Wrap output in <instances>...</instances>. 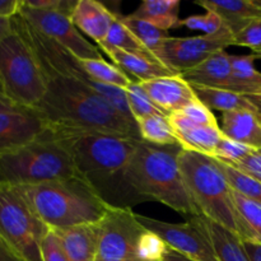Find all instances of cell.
Here are the masks:
<instances>
[{"mask_svg": "<svg viewBox=\"0 0 261 261\" xmlns=\"http://www.w3.org/2000/svg\"><path fill=\"white\" fill-rule=\"evenodd\" d=\"M73 158L76 172L115 208H130L138 201L126 180V170L138 142L97 132L51 127Z\"/></svg>", "mask_w": 261, "mask_h": 261, "instance_id": "cell-1", "label": "cell"}, {"mask_svg": "<svg viewBox=\"0 0 261 261\" xmlns=\"http://www.w3.org/2000/svg\"><path fill=\"white\" fill-rule=\"evenodd\" d=\"M40 64L45 75L46 94L36 110L51 127L142 140L137 125L125 120L103 97L78 79Z\"/></svg>", "mask_w": 261, "mask_h": 261, "instance_id": "cell-2", "label": "cell"}, {"mask_svg": "<svg viewBox=\"0 0 261 261\" xmlns=\"http://www.w3.org/2000/svg\"><path fill=\"white\" fill-rule=\"evenodd\" d=\"M181 145L138 142L126 170V180L144 201L154 200L188 218L201 216L185 185L178 157Z\"/></svg>", "mask_w": 261, "mask_h": 261, "instance_id": "cell-3", "label": "cell"}, {"mask_svg": "<svg viewBox=\"0 0 261 261\" xmlns=\"http://www.w3.org/2000/svg\"><path fill=\"white\" fill-rule=\"evenodd\" d=\"M178 163L186 188L201 216L233 232L242 241H256L237 211L234 191L222 163L211 155L186 149L181 150Z\"/></svg>", "mask_w": 261, "mask_h": 261, "instance_id": "cell-4", "label": "cell"}, {"mask_svg": "<svg viewBox=\"0 0 261 261\" xmlns=\"http://www.w3.org/2000/svg\"><path fill=\"white\" fill-rule=\"evenodd\" d=\"M18 188L50 229L97 224L114 208L82 177Z\"/></svg>", "mask_w": 261, "mask_h": 261, "instance_id": "cell-5", "label": "cell"}, {"mask_svg": "<svg viewBox=\"0 0 261 261\" xmlns=\"http://www.w3.org/2000/svg\"><path fill=\"white\" fill-rule=\"evenodd\" d=\"M73 177H81L73 158L51 129L0 157V185L32 186Z\"/></svg>", "mask_w": 261, "mask_h": 261, "instance_id": "cell-6", "label": "cell"}, {"mask_svg": "<svg viewBox=\"0 0 261 261\" xmlns=\"http://www.w3.org/2000/svg\"><path fill=\"white\" fill-rule=\"evenodd\" d=\"M0 89L13 105L37 109L46 94L42 68L27 38L13 27L0 42Z\"/></svg>", "mask_w": 261, "mask_h": 261, "instance_id": "cell-7", "label": "cell"}, {"mask_svg": "<svg viewBox=\"0 0 261 261\" xmlns=\"http://www.w3.org/2000/svg\"><path fill=\"white\" fill-rule=\"evenodd\" d=\"M50 231L18 186L0 185V239L22 261H42L41 245Z\"/></svg>", "mask_w": 261, "mask_h": 261, "instance_id": "cell-8", "label": "cell"}, {"mask_svg": "<svg viewBox=\"0 0 261 261\" xmlns=\"http://www.w3.org/2000/svg\"><path fill=\"white\" fill-rule=\"evenodd\" d=\"M96 261H139L137 249L145 228L132 208H112L97 224Z\"/></svg>", "mask_w": 261, "mask_h": 261, "instance_id": "cell-9", "label": "cell"}, {"mask_svg": "<svg viewBox=\"0 0 261 261\" xmlns=\"http://www.w3.org/2000/svg\"><path fill=\"white\" fill-rule=\"evenodd\" d=\"M234 45L233 33L224 27L216 35L194 37H170L161 48L157 59L161 64L176 74H182L213 55Z\"/></svg>", "mask_w": 261, "mask_h": 261, "instance_id": "cell-10", "label": "cell"}, {"mask_svg": "<svg viewBox=\"0 0 261 261\" xmlns=\"http://www.w3.org/2000/svg\"><path fill=\"white\" fill-rule=\"evenodd\" d=\"M18 15L23 18L37 32L58 42L59 45L74 54L76 58L82 60L103 59L99 47L92 45L81 35L78 28L73 24L70 17L68 15L53 12V10L33 9V8L27 7L23 0H20Z\"/></svg>", "mask_w": 261, "mask_h": 261, "instance_id": "cell-11", "label": "cell"}, {"mask_svg": "<svg viewBox=\"0 0 261 261\" xmlns=\"http://www.w3.org/2000/svg\"><path fill=\"white\" fill-rule=\"evenodd\" d=\"M139 223L148 231L158 234L170 249L185 255L193 261H219L217 252L196 217L185 223H168L137 214Z\"/></svg>", "mask_w": 261, "mask_h": 261, "instance_id": "cell-12", "label": "cell"}, {"mask_svg": "<svg viewBox=\"0 0 261 261\" xmlns=\"http://www.w3.org/2000/svg\"><path fill=\"white\" fill-rule=\"evenodd\" d=\"M51 129L36 109L14 107L0 112V157L45 135Z\"/></svg>", "mask_w": 261, "mask_h": 261, "instance_id": "cell-13", "label": "cell"}, {"mask_svg": "<svg viewBox=\"0 0 261 261\" xmlns=\"http://www.w3.org/2000/svg\"><path fill=\"white\" fill-rule=\"evenodd\" d=\"M139 83L143 89L147 92L148 97L152 99L153 103L166 116L173 114V112L181 111L191 102L198 99L193 86L186 82L181 74L162 76V78L139 82Z\"/></svg>", "mask_w": 261, "mask_h": 261, "instance_id": "cell-14", "label": "cell"}, {"mask_svg": "<svg viewBox=\"0 0 261 261\" xmlns=\"http://www.w3.org/2000/svg\"><path fill=\"white\" fill-rule=\"evenodd\" d=\"M70 19L79 31L99 45L106 40L110 28L115 22V14L96 0H79L71 13Z\"/></svg>", "mask_w": 261, "mask_h": 261, "instance_id": "cell-15", "label": "cell"}, {"mask_svg": "<svg viewBox=\"0 0 261 261\" xmlns=\"http://www.w3.org/2000/svg\"><path fill=\"white\" fill-rule=\"evenodd\" d=\"M181 75L191 86L226 89L232 75L231 55L224 50L217 51L198 66Z\"/></svg>", "mask_w": 261, "mask_h": 261, "instance_id": "cell-16", "label": "cell"}, {"mask_svg": "<svg viewBox=\"0 0 261 261\" xmlns=\"http://www.w3.org/2000/svg\"><path fill=\"white\" fill-rule=\"evenodd\" d=\"M196 4L203 7L206 12L217 13L233 36L251 20L261 18V8L252 0H199Z\"/></svg>", "mask_w": 261, "mask_h": 261, "instance_id": "cell-17", "label": "cell"}, {"mask_svg": "<svg viewBox=\"0 0 261 261\" xmlns=\"http://www.w3.org/2000/svg\"><path fill=\"white\" fill-rule=\"evenodd\" d=\"M97 224L54 229L60 237L68 261H96L98 240Z\"/></svg>", "mask_w": 261, "mask_h": 261, "instance_id": "cell-18", "label": "cell"}, {"mask_svg": "<svg viewBox=\"0 0 261 261\" xmlns=\"http://www.w3.org/2000/svg\"><path fill=\"white\" fill-rule=\"evenodd\" d=\"M222 132L227 138L247 145L252 149H261V119L250 111L227 112L222 115Z\"/></svg>", "mask_w": 261, "mask_h": 261, "instance_id": "cell-19", "label": "cell"}, {"mask_svg": "<svg viewBox=\"0 0 261 261\" xmlns=\"http://www.w3.org/2000/svg\"><path fill=\"white\" fill-rule=\"evenodd\" d=\"M102 51L110 56L117 68L121 69L126 75L129 74L134 76L137 82H147L155 78H162V76L177 75L157 60H150V59L116 50V48H107Z\"/></svg>", "mask_w": 261, "mask_h": 261, "instance_id": "cell-20", "label": "cell"}, {"mask_svg": "<svg viewBox=\"0 0 261 261\" xmlns=\"http://www.w3.org/2000/svg\"><path fill=\"white\" fill-rule=\"evenodd\" d=\"M196 219L211 240L219 261H250L241 237L203 216Z\"/></svg>", "mask_w": 261, "mask_h": 261, "instance_id": "cell-21", "label": "cell"}, {"mask_svg": "<svg viewBox=\"0 0 261 261\" xmlns=\"http://www.w3.org/2000/svg\"><path fill=\"white\" fill-rule=\"evenodd\" d=\"M255 60H257L255 54L231 55L232 75L226 89L242 96L259 93L261 91V71L255 68Z\"/></svg>", "mask_w": 261, "mask_h": 261, "instance_id": "cell-22", "label": "cell"}, {"mask_svg": "<svg viewBox=\"0 0 261 261\" xmlns=\"http://www.w3.org/2000/svg\"><path fill=\"white\" fill-rule=\"evenodd\" d=\"M180 0H144L133 15L163 31L178 28Z\"/></svg>", "mask_w": 261, "mask_h": 261, "instance_id": "cell-23", "label": "cell"}, {"mask_svg": "<svg viewBox=\"0 0 261 261\" xmlns=\"http://www.w3.org/2000/svg\"><path fill=\"white\" fill-rule=\"evenodd\" d=\"M196 97L205 105L208 109L217 110L223 114L236 111H250L257 114L256 109L246 96L234 93L228 89L211 88V87L193 86Z\"/></svg>", "mask_w": 261, "mask_h": 261, "instance_id": "cell-24", "label": "cell"}, {"mask_svg": "<svg viewBox=\"0 0 261 261\" xmlns=\"http://www.w3.org/2000/svg\"><path fill=\"white\" fill-rule=\"evenodd\" d=\"M221 126H190L176 133L182 149L214 157L217 145L223 138Z\"/></svg>", "mask_w": 261, "mask_h": 261, "instance_id": "cell-25", "label": "cell"}, {"mask_svg": "<svg viewBox=\"0 0 261 261\" xmlns=\"http://www.w3.org/2000/svg\"><path fill=\"white\" fill-rule=\"evenodd\" d=\"M114 14L125 27L129 28V30L132 31V33H134L135 37H137L138 40H139L140 42L154 55L155 59H157L163 43L171 37V36L168 35L167 31L160 30V28L154 27V25L150 24V23L134 17L133 14L122 15L121 13L119 12H114Z\"/></svg>", "mask_w": 261, "mask_h": 261, "instance_id": "cell-26", "label": "cell"}, {"mask_svg": "<svg viewBox=\"0 0 261 261\" xmlns=\"http://www.w3.org/2000/svg\"><path fill=\"white\" fill-rule=\"evenodd\" d=\"M142 142L153 145H181L166 115H153L137 121Z\"/></svg>", "mask_w": 261, "mask_h": 261, "instance_id": "cell-27", "label": "cell"}, {"mask_svg": "<svg viewBox=\"0 0 261 261\" xmlns=\"http://www.w3.org/2000/svg\"><path fill=\"white\" fill-rule=\"evenodd\" d=\"M98 47L101 51L107 50V48H116V50L150 59V60H157L154 55L135 37L134 33H132V31L125 27L116 17H115V22L112 23L111 28H110L106 40L99 43Z\"/></svg>", "mask_w": 261, "mask_h": 261, "instance_id": "cell-28", "label": "cell"}, {"mask_svg": "<svg viewBox=\"0 0 261 261\" xmlns=\"http://www.w3.org/2000/svg\"><path fill=\"white\" fill-rule=\"evenodd\" d=\"M81 64L83 66L84 71L93 81L98 82V83L125 89L133 82L129 78V75H126L121 69L117 68L116 65L107 63L103 59H98V60H93V59L82 60L81 59Z\"/></svg>", "mask_w": 261, "mask_h": 261, "instance_id": "cell-29", "label": "cell"}, {"mask_svg": "<svg viewBox=\"0 0 261 261\" xmlns=\"http://www.w3.org/2000/svg\"><path fill=\"white\" fill-rule=\"evenodd\" d=\"M219 162L222 163V168H223L224 173H226V177L228 180L229 185H231L232 190L234 193L240 194V195L245 196V198L250 199V200H254L261 204L260 181L246 175V173L241 172V171H239L233 166L228 165V163H224L222 161H219Z\"/></svg>", "mask_w": 261, "mask_h": 261, "instance_id": "cell-30", "label": "cell"}, {"mask_svg": "<svg viewBox=\"0 0 261 261\" xmlns=\"http://www.w3.org/2000/svg\"><path fill=\"white\" fill-rule=\"evenodd\" d=\"M126 93L127 106H129L130 112L134 117L135 122L143 117L153 116V115H165L160 109H157L152 99L148 97L147 92L143 89L139 82L133 81L129 86L125 88Z\"/></svg>", "mask_w": 261, "mask_h": 261, "instance_id": "cell-31", "label": "cell"}, {"mask_svg": "<svg viewBox=\"0 0 261 261\" xmlns=\"http://www.w3.org/2000/svg\"><path fill=\"white\" fill-rule=\"evenodd\" d=\"M168 246L158 234L145 229L138 242L137 255L139 261H163Z\"/></svg>", "mask_w": 261, "mask_h": 261, "instance_id": "cell-32", "label": "cell"}, {"mask_svg": "<svg viewBox=\"0 0 261 261\" xmlns=\"http://www.w3.org/2000/svg\"><path fill=\"white\" fill-rule=\"evenodd\" d=\"M234 203L240 216L247 224L255 240L261 242V204L234 193Z\"/></svg>", "mask_w": 261, "mask_h": 261, "instance_id": "cell-33", "label": "cell"}, {"mask_svg": "<svg viewBox=\"0 0 261 261\" xmlns=\"http://www.w3.org/2000/svg\"><path fill=\"white\" fill-rule=\"evenodd\" d=\"M178 27H186L193 31H201L203 35H216L219 31L227 27L222 18L214 12H206L205 14L190 15L188 18L180 19Z\"/></svg>", "mask_w": 261, "mask_h": 261, "instance_id": "cell-34", "label": "cell"}, {"mask_svg": "<svg viewBox=\"0 0 261 261\" xmlns=\"http://www.w3.org/2000/svg\"><path fill=\"white\" fill-rule=\"evenodd\" d=\"M252 150H254L252 148L247 147V145L245 144H241V143L236 142V140L231 139V138H227L226 135H223L221 142L217 145L214 158H217L218 161H222V162L232 165V163L239 162L240 160L246 157V155L250 154Z\"/></svg>", "mask_w": 261, "mask_h": 261, "instance_id": "cell-35", "label": "cell"}, {"mask_svg": "<svg viewBox=\"0 0 261 261\" xmlns=\"http://www.w3.org/2000/svg\"><path fill=\"white\" fill-rule=\"evenodd\" d=\"M236 46L251 48L252 53L261 51V18L251 20L245 28L233 36Z\"/></svg>", "mask_w": 261, "mask_h": 261, "instance_id": "cell-36", "label": "cell"}, {"mask_svg": "<svg viewBox=\"0 0 261 261\" xmlns=\"http://www.w3.org/2000/svg\"><path fill=\"white\" fill-rule=\"evenodd\" d=\"M42 261H68L60 237L54 229H50L41 245Z\"/></svg>", "mask_w": 261, "mask_h": 261, "instance_id": "cell-37", "label": "cell"}, {"mask_svg": "<svg viewBox=\"0 0 261 261\" xmlns=\"http://www.w3.org/2000/svg\"><path fill=\"white\" fill-rule=\"evenodd\" d=\"M27 7L40 10H53L70 17L75 8L76 2L70 0H23Z\"/></svg>", "mask_w": 261, "mask_h": 261, "instance_id": "cell-38", "label": "cell"}, {"mask_svg": "<svg viewBox=\"0 0 261 261\" xmlns=\"http://www.w3.org/2000/svg\"><path fill=\"white\" fill-rule=\"evenodd\" d=\"M231 166L261 182V149H254L246 157L240 160L239 162L232 163Z\"/></svg>", "mask_w": 261, "mask_h": 261, "instance_id": "cell-39", "label": "cell"}, {"mask_svg": "<svg viewBox=\"0 0 261 261\" xmlns=\"http://www.w3.org/2000/svg\"><path fill=\"white\" fill-rule=\"evenodd\" d=\"M20 0H0V17L13 18L18 14Z\"/></svg>", "mask_w": 261, "mask_h": 261, "instance_id": "cell-40", "label": "cell"}, {"mask_svg": "<svg viewBox=\"0 0 261 261\" xmlns=\"http://www.w3.org/2000/svg\"><path fill=\"white\" fill-rule=\"evenodd\" d=\"M244 246L250 261H261V242L244 241Z\"/></svg>", "mask_w": 261, "mask_h": 261, "instance_id": "cell-41", "label": "cell"}, {"mask_svg": "<svg viewBox=\"0 0 261 261\" xmlns=\"http://www.w3.org/2000/svg\"><path fill=\"white\" fill-rule=\"evenodd\" d=\"M13 32L12 18L0 17V42Z\"/></svg>", "mask_w": 261, "mask_h": 261, "instance_id": "cell-42", "label": "cell"}, {"mask_svg": "<svg viewBox=\"0 0 261 261\" xmlns=\"http://www.w3.org/2000/svg\"><path fill=\"white\" fill-rule=\"evenodd\" d=\"M0 261H22L10 251L2 239H0Z\"/></svg>", "mask_w": 261, "mask_h": 261, "instance_id": "cell-43", "label": "cell"}, {"mask_svg": "<svg viewBox=\"0 0 261 261\" xmlns=\"http://www.w3.org/2000/svg\"><path fill=\"white\" fill-rule=\"evenodd\" d=\"M163 261H193V260L189 259V257H186L185 255L180 254V252L175 251V250H172L168 247L167 252H166L165 260Z\"/></svg>", "mask_w": 261, "mask_h": 261, "instance_id": "cell-44", "label": "cell"}, {"mask_svg": "<svg viewBox=\"0 0 261 261\" xmlns=\"http://www.w3.org/2000/svg\"><path fill=\"white\" fill-rule=\"evenodd\" d=\"M246 98L249 99V101L252 103V106L256 109L257 115H259V117L261 119V93L250 94V96H246Z\"/></svg>", "mask_w": 261, "mask_h": 261, "instance_id": "cell-45", "label": "cell"}, {"mask_svg": "<svg viewBox=\"0 0 261 261\" xmlns=\"http://www.w3.org/2000/svg\"><path fill=\"white\" fill-rule=\"evenodd\" d=\"M14 107H18V106L13 105L12 102H10L9 99H8L7 97L2 93V91H0V112L7 111V110H12V109H14Z\"/></svg>", "mask_w": 261, "mask_h": 261, "instance_id": "cell-46", "label": "cell"}, {"mask_svg": "<svg viewBox=\"0 0 261 261\" xmlns=\"http://www.w3.org/2000/svg\"><path fill=\"white\" fill-rule=\"evenodd\" d=\"M252 2H254V3H255V4H256V5H257V7H259V8H261V0H252Z\"/></svg>", "mask_w": 261, "mask_h": 261, "instance_id": "cell-47", "label": "cell"}, {"mask_svg": "<svg viewBox=\"0 0 261 261\" xmlns=\"http://www.w3.org/2000/svg\"><path fill=\"white\" fill-rule=\"evenodd\" d=\"M252 54H255V55H256V58L261 60V51H259V53H252Z\"/></svg>", "mask_w": 261, "mask_h": 261, "instance_id": "cell-48", "label": "cell"}, {"mask_svg": "<svg viewBox=\"0 0 261 261\" xmlns=\"http://www.w3.org/2000/svg\"><path fill=\"white\" fill-rule=\"evenodd\" d=\"M259 93H261V91H260V92H259ZM256 94H257V93H256Z\"/></svg>", "mask_w": 261, "mask_h": 261, "instance_id": "cell-49", "label": "cell"}, {"mask_svg": "<svg viewBox=\"0 0 261 261\" xmlns=\"http://www.w3.org/2000/svg\"><path fill=\"white\" fill-rule=\"evenodd\" d=\"M0 91H2V89H0Z\"/></svg>", "mask_w": 261, "mask_h": 261, "instance_id": "cell-50", "label": "cell"}]
</instances>
